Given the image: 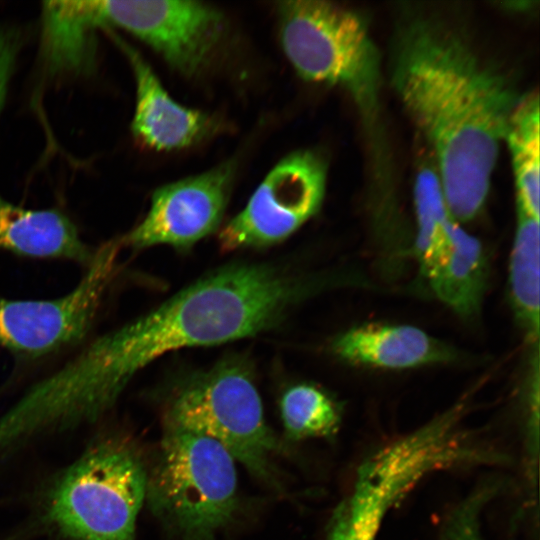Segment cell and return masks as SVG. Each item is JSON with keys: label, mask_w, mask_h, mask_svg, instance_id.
Returning a JSON list of instances; mask_svg holds the SVG:
<instances>
[{"label": "cell", "mask_w": 540, "mask_h": 540, "mask_svg": "<svg viewBox=\"0 0 540 540\" xmlns=\"http://www.w3.org/2000/svg\"><path fill=\"white\" fill-rule=\"evenodd\" d=\"M19 47L18 34L0 27V111L4 103L7 84L15 63Z\"/></svg>", "instance_id": "44dd1931"}, {"label": "cell", "mask_w": 540, "mask_h": 540, "mask_svg": "<svg viewBox=\"0 0 540 540\" xmlns=\"http://www.w3.org/2000/svg\"><path fill=\"white\" fill-rule=\"evenodd\" d=\"M165 424L212 438L254 477L277 484L272 459L280 446L245 360L226 358L185 380L167 400Z\"/></svg>", "instance_id": "5b68a950"}, {"label": "cell", "mask_w": 540, "mask_h": 540, "mask_svg": "<svg viewBox=\"0 0 540 540\" xmlns=\"http://www.w3.org/2000/svg\"><path fill=\"white\" fill-rule=\"evenodd\" d=\"M539 96L522 94L507 126L503 144H507L516 186L517 211L539 218Z\"/></svg>", "instance_id": "e0dca14e"}, {"label": "cell", "mask_w": 540, "mask_h": 540, "mask_svg": "<svg viewBox=\"0 0 540 540\" xmlns=\"http://www.w3.org/2000/svg\"><path fill=\"white\" fill-rule=\"evenodd\" d=\"M0 249L25 257L71 260L86 267L96 252L61 211L25 209L1 196Z\"/></svg>", "instance_id": "4fadbf2b"}, {"label": "cell", "mask_w": 540, "mask_h": 540, "mask_svg": "<svg viewBox=\"0 0 540 540\" xmlns=\"http://www.w3.org/2000/svg\"><path fill=\"white\" fill-rule=\"evenodd\" d=\"M414 205L416 237L413 250L420 273L427 279L447 246L451 220L436 168L424 167L417 173Z\"/></svg>", "instance_id": "ac0fdd59"}, {"label": "cell", "mask_w": 540, "mask_h": 540, "mask_svg": "<svg viewBox=\"0 0 540 540\" xmlns=\"http://www.w3.org/2000/svg\"><path fill=\"white\" fill-rule=\"evenodd\" d=\"M97 27L91 1L45 2L43 34L49 68L59 73L90 69Z\"/></svg>", "instance_id": "9a60e30c"}, {"label": "cell", "mask_w": 540, "mask_h": 540, "mask_svg": "<svg viewBox=\"0 0 540 540\" xmlns=\"http://www.w3.org/2000/svg\"><path fill=\"white\" fill-rule=\"evenodd\" d=\"M447 411L452 412L453 414H455L457 416L458 420H459V423H460V421H461V419L463 417V410L459 406L455 405V406H453L452 408H450ZM472 448L474 450V459H473V461H475V460L477 461L478 459L482 458V454L478 451V449H475L474 447H472Z\"/></svg>", "instance_id": "7402d4cb"}, {"label": "cell", "mask_w": 540, "mask_h": 540, "mask_svg": "<svg viewBox=\"0 0 540 540\" xmlns=\"http://www.w3.org/2000/svg\"><path fill=\"white\" fill-rule=\"evenodd\" d=\"M332 351L347 363L385 369L447 364L461 358L453 346L409 325L366 324L351 328L333 340Z\"/></svg>", "instance_id": "7c38bea8"}, {"label": "cell", "mask_w": 540, "mask_h": 540, "mask_svg": "<svg viewBox=\"0 0 540 540\" xmlns=\"http://www.w3.org/2000/svg\"><path fill=\"white\" fill-rule=\"evenodd\" d=\"M389 75L433 152L450 217L457 223L474 219L522 94L464 32L433 14L416 13L397 24Z\"/></svg>", "instance_id": "6da1fadb"}, {"label": "cell", "mask_w": 540, "mask_h": 540, "mask_svg": "<svg viewBox=\"0 0 540 540\" xmlns=\"http://www.w3.org/2000/svg\"><path fill=\"white\" fill-rule=\"evenodd\" d=\"M280 42L306 81L344 89L367 119L378 115L381 57L355 11L323 0L278 3Z\"/></svg>", "instance_id": "277c9868"}, {"label": "cell", "mask_w": 540, "mask_h": 540, "mask_svg": "<svg viewBox=\"0 0 540 540\" xmlns=\"http://www.w3.org/2000/svg\"><path fill=\"white\" fill-rule=\"evenodd\" d=\"M146 498L175 540H215L239 506L234 459L212 438L166 425Z\"/></svg>", "instance_id": "3957f363"}, {"label": "cell", "mask_w": 540, "mask_h": 540, "mask_svg": "<svg viewBox=\"0 0 540 540\" xmlns=\"http://www.w3.org/2000/svg\"><path fill=\"white\" fill-rule=\"evenodd\" d=\"M319 283L272 264L225 265L93 340L52 373L53 387L82 414L101 417L132 378L160 356L274 328L293 306L323 287Z\"/></svg>", "instance_id": "7a4b0ae2"}, {"label": "cell", "mask_w": 540, "mask_h": 540, "mask_svg": "<svg viewBox=\"0 0 540 540\" xmlns=\"http://www.w3.org/2000/svg\"><path fill=\"white\" fill-rule=\"evenodd\" d=\"M112 37L133 68L136 107L131 128L141 143L157 151L178 150L212 131L214 121L209 115L176 102L141 55L115 34Z\"/></svg>", "instance_id": "8fae6325"}, {"label": "cell", "mask_w": 540, "mask_h": 540, "mask_svg": "<svg viewBox=\"0 0 540 540\" xmlns=\"http://www.w3.org/2000/svg\"><path fill=\"white\" fill-rule=\"evenodd\" d=\"M427 280L435 296L460 317L473 318L480 312L487 281L484 250L452 218L447 246Z\"/></svg>", "instance_id": "5bb4252c"}, {"label": "cell", "mask_w": 540, "mask_h": 540, "mask_svg": "<svg viewBox=\"0 0 540 540\" xmlns=\"http://www.w3.org/2000/svg\"><path fill=\"white\" fill-rule=\"evenodd\" d=\"M146 489L147 474L131 449L98 443L55 483L47 516L71 540H134Z\"/></svg>", "instance_id": "8992f818"}, {"label": "cell", "mask_w": 540, "mask_h": 540, "mask_svg": "<svg viewBox=\"0 0 540 540\" xmlns=\"http://www.w3.org/2000/svg\"><path fill=\"white\" fill-rule=\"evenodd\" d=\"M120 241L96 250L78 285L50 300L0 297V346L29 358L45 356L80 342L89 332L116 272Z\"/></svg>", "instance_id": "52a82bcc"}, {"label": "cell", "mask_w": 540, "mask_h": 540, "mask_svg": "<svg viewBox=\"0 0 540 540\" xmlns=\"http://www.w3.org/2000/svg\"><path fill=\"white\" fill-rule=\"evenodd\" d=\"M98 26L121 28L155 50L180 74L192 77L210 63L225 31L224 16L197 1H92Z\"/></svg>", "instance_id": "9c48e42d"}, {"label": "cell", "mask_w": 540, "mask_h": 540, "mask_svg": "<svg viewBox=\"0 0 540 540\" xmlns=\"http://www.w3.org/2000/svg\"><path fill=\"white\" fill-rule=\"evenodd\" d=\"M327 166L318 153L300 150L280 160L251 195L246 206L218 235L222 250L263 248L297 231L320 210Z\"/></svg>", "instance_id": "ba28073f"}, {"label": "cell", "mask_w": 540, "mask_h": 540, "mask_svg": "<svg viewBox=\"0 0 540 540\" xmlns=\"http://www.w3.org/2000/svg\"><path fill=\"white\" fill-rule=\"evenodd\" d=\"M491 496V488H483L458 505L445 522L442 540H483L479 515Z\"/></svg>", "instance_id": "ffe728a7"}, {"label": "cell", "mask_w": 540, "mask_h": 540, "mask_svg": "<svg viewBox=\"0 0 540 540\" xmlns=\"http://www.w3.org/2000/svg\"><path fill=\"white\" fill-rule=\"evenodd\" d=\"M509 287L514 313L526 338L539 348L540 228L539 218L517 211L509 261Z\"/></svg>", "instance_id": "2e32d148"}, {"label": "cell", "mask_w": 540, "mask_h": 540, "mask_svg": "<svg viewBox=\"0 0 540 540\" xmlns=\"http://www.w3.org/2000/svg\"><path fill=\"white\" fill-rule=\"evenodd\" d=\"M280 411L285 432L293 440L331 436L341 421L339 404L310 384L290 387L280 400Z\"/></svg>", "instance_id": "d6986e66"}, {"label": "cell", "mask_w": 540, "mask_h": 540, "mask_svg": "<svg viewBox=\"0 0 540 540\" xmlns=\"http://www.w3.org/2000/svg\"><path fill=\"white\" fill-rule=\"evenodd\" d=\"M233 162L156 189L148 213L119 239L121 246L142 249L169 245L187 250L215 232L223 218L234 179Z\"/></svg>", "instance_id": "30bf717a"}]
</instances>
